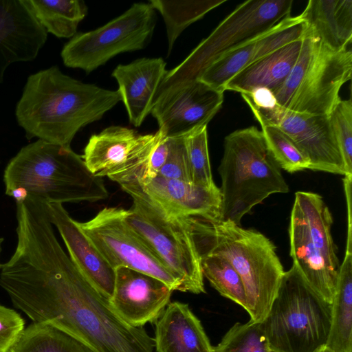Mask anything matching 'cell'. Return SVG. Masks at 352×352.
Listing matches in <instances>:
<instances>
[{
    "label": "cell",
    "instance_id": "6da1fadb",
    "mask_svg": "<svg viewBox=\"0 0 352 352\" xmlns=\"http://www.w3.org/2000/svg\"><path fill=\"white\" fill-rule=\"evenodd\" d=\"M0 270V286L34 322L58 327L94 352H153V338L118 315L66 254L50 223L21 231Z\"/></svg>",
    "mask_w": 352,
    "mask_h": 352
},
{
    "label": "cell",
    "instance_id": "7a4b0ae2",
    "mask_svg": "<svg viewBox=\"0 0 352 352\" xmlns=\"http://www.w3.org/2000/svg\"><path fill=\"white\" fill-rule=\"evenodd\" d=\"M120 101L118 90L82 82L53 65L28 77L15 116L28 140L70 147L80 129L100 120Z\"/></svg>",
    "mask_w": 352,
    "mask_h": 352
},
{
    "label": "cell",
    "instance_id": "3957f363",
    "mask_svg": "<svg viewBox=\"0 0 352 352\" xmlns=\"http://www.w3.org/2000/svg\"><path fill=\"white\" fill-rule=\"evenodd\" d=\"M6 194L16 203L94 202L107 198L101 178L88 170L71 147L37 140L22 147L3 173Z\"/></svg>",
    "mask_w": 352,
    "mask_h": 352
},
{
    "label": "cell",
    "instance_id": "277c9868",
    "mask_svg": "<svg viewBox=\"0 0 352 352\" xmlns=\"http://www.w3.org/2000/svg\"><path fill=\"white\" fill-rule=\"evenodd\" d=\"M197 252L226 258L240 276L251 321L261 322L274 299L283 276L276 246L264 234L231 221L185 218Z\"/></svg>",
    "mask_w": 352,
    "mask_h": 352
},
{
    "label": "cell",
    "instance_id": "5b68a950",
    "mask_svg": "<svg viewBox=\"0 0 352 352\" xmlns=\"http://www.w3.org/2000/svg\"><path fill=\"white\" fill-rule=\"evenodd\" d=\"M280 169L257 127L228 134L218 168L221 178L219 221L240 226L243 216L267 197L289 192Z\"/></svg>",
    "mask_w": 352,
    "mask_h": 352
},
{
    "label": "cell",
    "instance_id": "8992f818",
    "mask_svg": "<svg viewBox=\"0 0 352 352\" xmlns=\"http://www.w3.org/2000/svg\"><path fill=\"white\" fill-rule=\"evenodd\" d=\"M331 320V303L292 265L261 324L272 352H317L326 346Z\"/></svg>",
    "mask_w": 352,
    "mask_h": 352
},
{
    "label": "cell",
    "instance_id": "52a82bcc",
    "mask_svg": "<svg viewBox=\"0 0 352 352\" xmlns=\"http://www.w3.org/2000/svg\"><path fill=\"white\" fill-rule=\"evenodd\" d=\"M351 48L334 50L307 30L299 56L285 82L271 91L281 107L301 113L329 116L351 79Z\"/></svg>",
    "mask_w": 352,
    "mask_h": 352
},
{
    "label": "cell",
    "instance_id": "ba28073f",
    "mask_svg": "<svg viewBox=\"0 0 352 352\" xmlns=\"http://www.w3.org/2000/svg\"><path fill=\"white\" fill-rule=\"evenodd\" d=\"M333 217L322 197L314 192L295 193L289 225L293 265L322 298L332 302L340 267L331 234Z\"/></svg>",
    "mask_w": 352,
    "mask_h": 352
},
{
    "label": "cell",
    "instance_id": "9c48e42d",
    "mask_svg": "<svg viewBox=\"0 0 352 352\" xmlns=\"http://www.w3.org/2000/svg\"><path fill=\"white\" fill-rule=\"evenodd\" d=\"M292 4V0H248L241 3L179 65L167 71L159 91L197 79L217 58L290 16Z\"/></svg>",
    "mask_w": 352,
    "mask_h": 352
},
{
    "label": "cell",
    "instance_id": "30bf717a",
    "mask_svg": "<svg viewBox=\"0 0 352 352\" xmlns=\"http://www.w3.org/2000/svg\"><path fill=\"white\" fill-rule=\"evenodd\" d=\"M124 219L179 279L182 292L206 293L199 256L185 219H170L146 202L133 199Z\"/></svg>",
    "mask_w": 352,
    "mask_h": 352
},
{
    "label": "cell",
    "instance_id": "8fae6325",
    "mask_svg": "<svg viewBox=\"0 0 352 352\" xmlns=\"http://www.w3.org/2000/svg\"><path fill=\"white\" fill-rule=\"evenodd\" d=\"M155 25V10L151 4L135 3L105 25L76 33L64 45L60 56L66 67L88 74L120 53L143 49Z\"/></svg>",
    "mask_w": 352,
    "mask_h": 352
},
{
    "label": "cell",
    "instance_id": "7c38bea8",
    "mask_svg": "<svg viewBox=\"0 0 352 352\" xmlns=\"http://www.w3.org/2000/svg\"><path fill=\"white\" fill-rule=\"evenodd\" d=\"M77 224L114 270H137L182 292L179 279L126 223L124 209L104 208L91 219Z\"/></svg>",
    "mask_w": 352,
    "mask_h": 352
},
{
    "label": "cell",
    "instance_id": "4fadbf2b",
    "mask_svg": "<svg viewBox=\"0 0 352 352\" xmlns=\"http://www.w3.org/2000/svg\"><path fill=\"white\" fill-rule=\"evenodd\" d=\"M261 125L278 127L299 147L309 162V169L347 175L342 155L329 116L301 113L280 106L248 104Z\"/></svg>",
    "mask_w": 352,
    "mask_h": 352
},
{
    "label": "cell",
    "instance_id": "5bb4252c",
    "mask_svg": "<svg viewBox=\"0 0 352 352\" xmlns=\"http://www.w3.org/2000/svg\"><path fill=\"white\" fill-rule=\"evenodd\" d=\"M223 93L199 79L181 82L159 91L151 114L162 135L184 137L207 126L222 107Z\"/></svg>",
    "mask_w": 352,
    "mask_h": 352
},
{
    "label": "cell",
    "instance_id": "9a60e30c",
    "mask_svg": "<svg viewBox=\"0 0 352 352\" xmlns=\"http://www.w3.org/2000/svg\"><path fill=\"white\" fill-rule=\"evenodd\" d=\"M118 184L133 199L146 202L167 219L220 220L219 188L210 190L159 175L154 178L130 177Z\"/></svg>",
    "mask_w": 352,
    "mask_h": 352
},
{
    "label": "cell",
    "instance_id": "2e32d148",
    "mask_svg": "<svg viewBox=\"0 0 352 352\" xmlns=\"http://www.w3.org/2000/svg\"><path fill=\"white\" fill-rule=\"evenodd\" d=\"M161 137L159 131L141 135L129 128L111 126L90 137L82 157L93 175L118 184L144 166Z\"/></svg>",
    "mask_w": 352,
    "mask_h": 352
},
{
    "label": "cell",
    "instance_id": "e0dca14e",
    "mask_svg": "<svg viewBox=\"0 0 352 352\" xmlns=\"http://www.w3.org/2000/svg\"><path fill=\"white\" fill-rule=\"evenodd\" d=\"M110 304L118 315L134 327L156 322L169 303L173 290L147 274L126 267L115 270Z\"/></svg>",
    "mask_w": 352,
    "mask_h": 352
},
{
    "label": "cell",
    "instance_id": "ac0fdd59",
    "mask_svg": "<svg viewBox=\"0 0 352 352\" xmlns=\"http://www.w3.org/2000/svg\"><path fill=\"white\" fill-rule=\"evenodd\" d=\"M306 30L307 24L300 14L290 16L217 58L197 79L224 91V85L236 74L280 47L302 38Z\"/></svg>",
    "mask_w": 352,
    "mask_h": 352
},
{
    "label": "cell",
    "instance_id": "d6986e66",
    "mask_svg": "<svg viewBox=\"0 0 352 352\" xmlns=\"http://www.w3.org/2000/svg\"><path fill=\"white\" fill-rule=\"evenodd\" d=\"M47 37L23 0H0V83L11 64L34 60Z\"/></svg>",
    "mask_w": 352,
    "mask_h": 352
},
{
    "label": "cell",
    "instance_id": "ffe728a7",
    "mask_svg": "<svg viewBox=\"0 0 352 352\" xmlns=\"http://www.w3.org/2000/svg\"><path fill=\"white\" fill-rule=\"evenodd\" d=\"M50 220L60 233L69 258L87 280L110 300L116 271L60 204H47Z\"/></svg>",
    "mask_w": 352,
    "mask_h": 352
},
{
    "label": "cell",
    "instance_id": "44dd1931",
    "mask_svg": "<svg viewBox=\"0 0 352 352\" xmlns=\"http://www.w3.org/2000/svg\"><path fill=\"white\" fill-rule=\"evenodd\" d=\"M162 58H141L113 71L121 100L131 124L138 127L151 113L162 80L167 73Z\"/></svg>",
    "mask_w": 352,
    "mask_h": 352
},
{
    "label": "cell",
    "instance_id": "7402d4cb",
    "mask_svg": "<svg viewBox=\"0 0 352 352\" xmlns=\"http://www.w3.org/2000/svg\"><path fill=\"white\" fill-rule=\"evenodd\" d=\"M157 352H213L204 329L188 304L169 302L155 322Z\"/></svg>",
    "mask_w": 352,
    "mask_h": 352
},
{
    "label": "cell",
    "instance_id": "603a6c76",
    "mask_svg": "<svg viewBox=\"0 0 352 352\" xmlns=\"http://www.w3.org/2000/svg\"><path fill=\"white\" fill-rule=\"evenodd\" d=\"M302 41V38L292 41L249 65L226 83L223 91L247 94L257 89L275 90L290 74L299 56Z\"/></svg>",
    "mask_w": 352,
    "mask_h": 352
},
{
    "label": "cell",
    "instance_id": "cb8c5ba5",
    "mask_svg": "<svg viewBox=\"0 0 352 352\" xmlns=\"http://www.w3.org/2000/svg\"><path fill=\"white\" fill-rule=\"evenodd\" d=\"M307 31L334 50L351 48V0H309L300 14Z\"/></svg>",
    "mask_w": 352,
    "mask_h": 352
},
{
    "label": "cell",
    "instance_id": "d4e9b609",
    "mask_svg": "<svg viewBox=\"0 0 352 352\" xmlns=\"http://www.w3.org/2000/svg\"><path fill=\"white\" fill-rule=\"evenodd\" d=\"M352 230H347L344 259L340 265L331 302V320L325 347L333 352H352Z\"/></svg>",
    "mask_w": 352,
    "mask_h": 352
},
{
    "label": "cell",
    "instance_id": "484cf974",
    "mask_svg": "<svg viewBox=\"0 0 352 352\" xmlns=\"http://www.w3.org/2000/svg\"><path fill=\"white\" fill-rule=\"evenodd\" d=\"M23 1L46 32L58 38H72L88 11L82 0Z\"/></svg>",
    "mask_w": 352,
    "mask_h": 352
},
{
    "label": "cell",
    "instance_id": "4316f807",
    "mask_svg": "<svg viewBox=\"0 0 352 352\" xmlns=\"http://www.w3.org/2000/svg\"><path fill=\"white\" fill-rule=\"evenodd\" d=\"M10 352H94L87 344L48 323L33 322Z\"/></svg>",
    "mask_w": 352,
    "mask_h": 352
},
{
    "label": "cell",
    "instance_id": "83f0119b",
    "mask_svg": "<svg viewBox=\"0 0 352 352\" xmlns=\"http://www.w3.org/2000/svg\"><path fill=\"white\" fill-rule=\"evenodd\" d=\"M226 1V0H150L148 3L155 10H157L161 14L164 21L168 54L177 38L187 27Z\"/></svg>",
    "mask_w": 352,
    "mask_h": 352
},
{
    "label": "cell",
    "instance_id": "f1b7e54d",
    "mask_svg": "<svg viewBox=\"0 0 352 352\" xmlns=\"http://www.w3.org/2000/svg\"><path fill=\"white\" fill-rule=\"evenodd\" d=\"M203 276L221 296L246 310L247 300L241 278L230 262L223 256L197 252Z\"/></svg>",
    "mask_w": 352,
    "mask_h": 352
},
{
    "label": "cell",
    "instance_id": "f546056e",
    "mask_svg": "<svg viewBox=\"0 0 352 352\" xmlns=\"http://www.w3.org/2000/svg\"><path fill=\"white\" fill-rule=\"evenodd\" d=\"M184 139L191 182L207 189H218L212 176L207 126L184 136Z\"/></svg>",
    "mask_w": 352,
    "mask_h": 352
},
{
    "label": "cell",
    "instance_id": "4dcf8cb0",
    "mask_svg": "<svg viewBox=\"0 0 352 352\" xmlns=\"http://www.w3.org/2000/svg\"><path fill=\"white\" fill-rule=\"evenodd\" d=\"M267 146L280 168L289 173L309 169V162L296 143L275 126L263 124Z\"/></svg>",
    "mask_w": 352,
    "mask_h": 352
},
{
    "label": "cell",
    "instance_id": "1f68e13d",
    "mask_svg": "<svg viewBox=\"0 0 352 352\" xmlns=\"http://www.w3.org/2000/svg\"><path fill=\"white\" fill-rule=\"evenodd\" d=\"M213 352H272L261 322L235 323Z\"/></svg>",
    "mask_w": 352,
    "mask_h": 352
},
{
    "label": "cell",
    "instance_id": "d6a6232c",
    "mask_svg": "<svg viewBox=\"0 0 352 352\" xmlns=\"http://www.w3.org/2000/svg\"><path fill=\"white\" fill-rule=\"evenodd\" d=\"M347 175H352V101L340 100L329 116Z\"/></svg>",
    "mask_w": 352,
    "mask_h": 352
},
{
    "label": "cell",
    "instance_id": "836d02e7",
    "mask_svg": "<svg viewBox=\"0 0 352 352\" xmlns=\"http://www.w3.org/2000/svg\"><path fill=\"white\" fill-rule=\"evenodd\" d=\"M159 176L191 182L184 137L169 138V151Z\"/></svg>",
    "mask_w": 352,
    "mask_h": 352
},
{
    "label": "cell",
    "instance_id": "e575fe53",
    "mask_svg": "<svg viewBox=\"0 0 352 352\" xmlns=\"http://www.w3.org/2000/svg\"><path fill=\"white\" fill-rule=\"evenodd\" d=\"M25 322L14 310L0 304V352H10L21 337Z\"/></svg>",
    "mask_w": 352,
    "mask_h": 352
},
{
    "label": "cell",
    "instance_id": "d590c367",
    "mask_svg": "<svg viewBox=\"0 0 352 352\" xmlns=\"http://www.w3.org/2000/svg\"><path fill=\"white\" fill-rule=\"evenodd\" d=\"M317 352H333V351H331L330 349H329L328 348L324 346Z\"/></svg>",
    "mask_w": 352,
    "mask_h": 352
},
{
    "label": "cell",
    "instance_id": "8d00e7d4",
    "mask_svg": "<svg viewBox=\"0 0 352 352\" xmlns=\"http://www.w3.org/2000/svg\"><path fill=\"white\" fill-rule=\"evenodd\" d=\"M3 238H1V239H0V254H1V245H2V243H3ZM1 265H2V264H1V263H0V269H1Z\"/></svg>",
    "mask_w": 352,
    "mask_h": 352
}]
</instances>
